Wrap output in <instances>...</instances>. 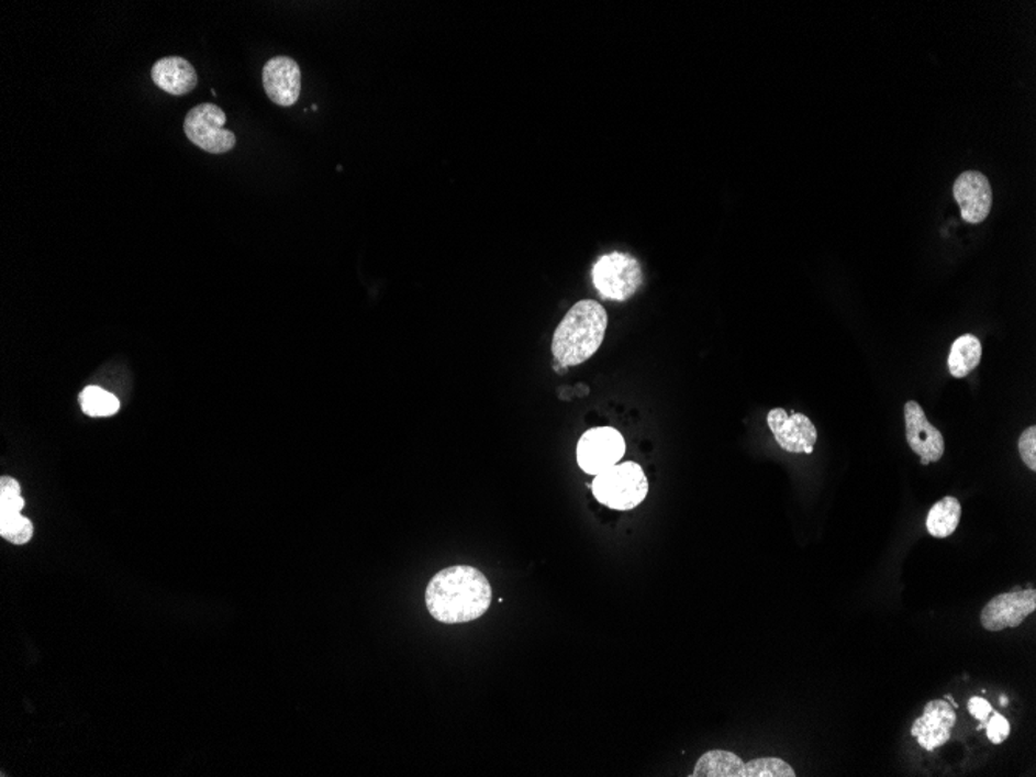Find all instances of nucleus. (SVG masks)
<instances>
[{
    "instance_id": "f257e3e1",
    "label": "nucleus",
    "mask_w": 1036,
    "mask_h": 777,
    "mask_svg": "<svg viewBox=\"0 0 1036 777\" xmlns=\"http://www.w3.org/2000/svg\"><path fill=\"white\" fill-rule=\"evenodd\" d=\"M428 613L443 624L478 620L492 603V587L480 569L455 565L433 577L425 590Z\"/></svg>"
},
{
    "instance_id": "f03ea898",
    "label": "nucleus",
    "mask_w": 1036,
    "mask_h": 777,
    "mask_svg": "<svg viewBox=\"0 0 1036 777\" xmlns=\"http://www.w3.org/2000/svg\"><path fill=\"white\" fill-rule=\"evenodd\" d=\"M609 315L594 300L578 301L556 328L553 356L564 368L583 364L598 353L604 342Z\"/></svg>"
},
{
    "instance_id": "7ed1b4c3",
    "label": "nucleus",
    "mask_w": 1036,
    "mask_h": 777,
    "mask_svg": "<svg viewBox=\"0 0 1036 777\" xmlns=\"http://www.w3.org/2000/svg\"><path fill=\"white\" fill-rule=\"evenodd\" d=\"M591 490L599 503L615 511H631L646 500L649 481L639 464H615L594 477Z\"/></svg>"
},
{
    "instance_id": "20e7f679",
    "label": "nucleus",
    "mask_w": 1036,
    "mask_h": 777,
    "mask_svg": "<svg viewBox=\"0 0 1036 777\" xmlns=\"http://www.w3.org/2000/svg\"><path fill=\"white\" fill-rule=\"evenodd\" d=\"M593 285L599 296L606 300H628L642 288V266L623 252L601 256L593 267Z\"/></svg>"
},
{
    "instance_id": "39448f33",
    "label": "nucleus",
    "mask_w": 1036,
    "mask_h": 777,
    "mask_svg": "<svg viewBox=\"0 0 1036 777\" xmlns=\"http://www.w3.org/2000/svg\"><path fill=\"white\" fill-rule=\"evenodd\" d=\"M227 122L220 106L202 103L194 106L185 116L183 131L188 141L210 154H225L235 148L236 137L224 130Z\"/></svg>"
},
{
    "instance_id": "423d86ee",
    "label": "nucleus",
    "mask_w": 1036,
    "mask_h": 777,
    "mask_svg": "<svg viewBox=\"0 0 1036 777\" xmlns=\"http://www.w3.org/2000/svg\"><path fill=\"white\" fill-rule=\"evenodd\" d=\"M624 454V437L613 428L591 429L580 436L578 443L580 469L593 477L615 466Z\"/></svg>"
},
{
    "instance_id": "0eeeda50",
    "label": "nucleus",
    "mask_w": 1036,
    "mask_h": 777,
    "mask_svg": "<svg viewBox=\"0 0 1036 777\" xmlns=\"http://www.w3.org/2000/svg\"><path fill=\"white\" fill-rule=\"evenodd\" d=\"M1036 610V590L1011 591L994 596L981 612V625L989 632H1001L1023 624L1028 614Z\"/></svg>"
},
{
    "instance_id": "6e6552de",
    "label": "nucleus",
    "mask_w": 1036,
    "mask_h": 777,
    "mask_svg": "<svg viewBox=\"0 0 1036 777\" xmlns=\"http://www.w3.org/2000/svg\"><path fill=\"white\" fill-rule=\"evenodd\" d=\"M767 424L783 451L790 454H813L817 430L805 414H789L783 409H773L767 414Z\"/></svg>"
},
{
    "instance_id": "1a4fd4ad",
    "label": "nucleus",
    "mask_w": 1036,
    "mask_h": 777,
    "mask_svg": "<svg viewBox=\"0 0 1036 777\" xmlns=\"http://www.w3.org/2000/svg\"><path fill=\"white\" fill-rule=\"evenodd\" d=\"M903 413H905L906 441L911 451L921 456L923 466L940 462L945 454L944 436L928 421L921 403L906 402Z\"/></svg>"
},
{
    "instance_id": "9d476101",
    "label": "nucleus",
    "mask_w": 1036,
    "mask_h": 777,
    "mask_svg": "<svg viewBox=\"0 0 1036 777\" xmlns=\"http://www.w3.org/2000/svg\"><path fill=\"white\" fill-rule=\"evenodd\" d=\"M956 726V711L945 700H932L923 709V715L914 720L911 735L926 752L940 748L951 739Z\"/></svg>"
},
{
    "instance_id": "9b49d317",
    "label": "nucleus",
    "mask_w": 1036,
    "mask_h": 777,
    "mask_svg": "<svg viewBox=\"0 0 1036 777\" xmlns=\"http://www.w3.org/2000/svg\"><path fill=\"white\" fill-rule=\"evenodd\" d=\"M263 86L275 104L290 108L299 101L301 70L289 56H275L263 69Z\"/></svg>"
},
{
    "instance_id": "f8f14e48",
    "label": "nucleus",
    "mask_w": 1036,
    "mask_h": 777,
    "mask_svg": "<svg viewBox=\"0 0 1036 777\" xmlns=\"http://www.w3.org/2000/svg\"><path fill=\"white\" fill-rule=\"evenodd\" d=\"M955 198L968 224H981L992 210L993 195L989 179L978 171H967L955 184Z\"/></svg>"
},
{
    "instance_id": "ddd939ff",
    "label": "nucleus",
    "mask_w": 1036,
    "mask_h": 777,
    "mask_svg": "<svg viewBox=\"0 0 1036 777\" xmlns=\"http://www.w3.org/2000/svg\"><path fill=\"white\" fill-rule=\"evenodd\" d=\"M154 85L169 96H187L198 86V74L193 64L182 56H167L158 59L151 70Z\"/></svg>"
},
{
    "instance_id": "4468645a",
    "label": "nucleus",
    "mask_w": 1036,
    "mask_h": 777,
    "mask_svg": "<svg viewBox=\"0 0 1036 777\" xmlns=\"http://www.w3.org/2000/svg\"><path fill=\"white\" fill-rule=\"evenodd\" d=\"M982 345L973 334H966L955 341L948 356L949 375L962 379L973 373L981 364Z\"/></svg>"
},
{
    "instance_id": "2eb2a0df",
    "label": "nucleus",
    "mask_w": 1036,
    "mask_h": 777,
    "mask_svg": "<svg viewBox=\"0 0 1036 777\" xmlns=\"http://www.w3.org/2000/svg\"><path fill=\"white\" fill-rule=\"evenodd\" d=\"M745 762L737 754L712 750L697 762L692 777H744Z\"/></svg>"
},
{
    "instance_id": "dca6fc26",
    "label": "nucleus",
    "mask_w": 1036,
    "mask_h": 777,
    "mask_svg": "<svg viewBox=\"0 0 1036 777\" xmlns=\"http://www.w3.org/2000/svg\"><path fill=\"white\" fill-rule=\"evenodd\" d=\"M962 507L958 498L945 497L934 503L926 517V530L936 539H947L958 530Z\"/></svg>"
},
{
    "instance_id": "f3484780",
    "label": "nucleus",
    "mask_w": 1036,
    "mask_h": 777,
    "mask_svg": "<svg viewBox=\"0 0 1036 777\" xmlns=\"http://www.w3.org/2000/svg\"><path fill=\"white\" fill-rule=\"evenodd\" d=\"M79 406L88 417L108 418L120 410V401L114 395L100 387H88L79 395Z\"/></svg>"
},
{
    "instance_id": "a211bd4d",
    "label": "nucleus",
    "mask_w": 1036,
    "mask_h": 777,
    "mask_svg": "<svg viewBox=\"0 0 1036 777\" xmlns=\"http://www.w3.org/2000/svg\"><path fill=\"white\" fill-rule=\"evenodd\" d=\"M791 765L778 757H762L744 764V777H794Z\"/></svg>"
},
{
    "instance_id": "6ab92c4d",
    "label": "nucleus",
    "mask_w": 1036,
    "mask_h": 777,
    "mask_svg": "<svg viewBox=\"0 0 1036 777\" xmlns=\"http://www.w3.org/2000/svg\"><path fill=\"white\" fill-rule=\"evenodd\" d=\"M0 534L14 545H25L33 535V523L21 514L0 515Z\"/></svg>"
},
{
    "instance_id": "aec40b11",
    "label": "nucleus",
    "mask_w": 1036,
    "mask_h": 777,
    "mask_svg": "<svg viewBox=\"0 0 1036 777\" xmlns=\"http://www.w3.org/2000/svg\"><path fill=\"white\" fill-rule=\"evenodd\" d=\"M25 507L24 498L21 497V486L11 477H2L0 480V515L21 514Z\"/></svg>"
},
{
    "instance_id": "412c9836",
    "label": "nucleus",
    "mask_w": 1036,
    "mask_h": 777,
    "mask_svg": "<svg viewBox=\"0 0 1036 777\" xmlns=\"http://www.w3.org/2000/svg\"><path fill=\"white\" fill-rule=\"evenodd\" d=\"M985 728L987 737L993 743V745H1001L1002 742L1007 741L1009 735H1011V723L1005 719L1004 715L1000 712H993L992 717L985 720L984 725L979 726V730Z\"/></svg>"
},
{
    "instance_id": "4be33fe9",
    "label": "nucleus",
    "mask_w": 1036,
    "mask_h": 777,
    "mask_svg": "<svg viewBox=\"0 0 1036 777\" xmlns=\"http://www.w3.org/2000/svg\"><path fill=\"white\" fill-rule=\"evenodd\" d=\"M1021 459L1032 471L1036 470V428H1027L1021 433L1018 441Z\"/></svg>"
},
{
    "instance_id": "5701e85b",
    "label": "nucleus",
    "mask_w": 1036,
    "mask_h": 777,
    "mask_svg": "<svg viewBox=\"0 0 1036 777\" xmlns=\"http://www.w3.org/2000/svg\"><path fill=\"white\" fill-rule=\"evenodd\" d=\"M992 704L985 699H981V697H971L970 701H968V712H970L976 720H979V722L984 723L990 714H992Z\"/></svg>"
},
{
    "instance_id": "b1692460",
    "label": "nucleus",
    "mask_w": 1036,
    "mask_h": 777,
    "mask_svg": "<svg viewBox=\"0 0 1036 777\" xmlns=\"http://www.w3.org/2000/svg\"><path fill=\"white\" fill-rule=\"evenodd\" d=\"M1000 701H1001L1002 707H1007L1009 701H1007V699H1005V697H1001V700H1000Z\"/></svg>"
}]
</instances>
